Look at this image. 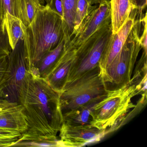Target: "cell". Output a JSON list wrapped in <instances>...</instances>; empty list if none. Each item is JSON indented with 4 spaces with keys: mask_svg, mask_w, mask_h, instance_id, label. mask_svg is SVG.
<instances>
[{
    "mask_svg": "<svg viewBox=\"0 0 147 147\" xmlns=\"http://www.w3.org/2000/svg\"><path fill=\"white\" fill-rule=\"evenodd\" d=\"M28 123L23 134L57 137L63 123L60 94L43 78L30 72L19 97Z\"/></svg>",
    "mask_w": 147,
    "mask_h": 147,
    "instance_id": "obj_1",
    "label": "cell"
},
{
    "mask_svg": "<svg viewBox=\"0 0 147 147\" xmlns=\"http://www.w3.org/2000/svg\"><path fill=\"white\" fill-rule=\"evenodd\" d=\"M143 16L136 17L121 51L101 75L107 91L119 89L131 83L134 67L142 49L139 35Z\"/></svg>",
    "mask_w": 147,
    "mask_h": 147,
    "instance_id": "obj_4",
    "label": "cell"
},
{
    "mask_svg": "<svg viewBox=\"0 0 147 147\" xmlns=\"http://www.w3.org/2000/svg\"><path fill=\"white\" fill-rule=\"evenodd\" d=\"M0 128L24 134L28 129V123L22 105L6 109L0 112Z\"/></svg>",
    "mask_w": 147,
    "mask_h": 147,
    "instance_id": "obj_12",
    "label": "cell"
},
{
    "mask_svg": "<svg viewBox=\"0 0 147 147\" xmlns=\"http://www.w3.org/2000/svg\"><path fill=\"white\" fill-rule=\"evenodd\" d=\"M111 23V3L109 0H100L97 8L88 16L70 43L76 49L81 45L96 31Z\"/></svg>",
    "mask_w": 147,
    "mask_h": 147,
    "instance_id": "obj_8",
    "label": "cell"
},
{
    "mask_svg": "<svg viewBox=\"0 0 147 147\" xmlns=\"http://www.w3.org/2000/svg\"><path fill=\"white\" fill-rule=\"evenodd\" d=\"M7 55H0V81H1L6 69L7 65Z\"/></svg>",
    "mask_w": 147,
    "mask_h": 147,
    "instance_id": "obj_26",
    "label": "cell"
},
{
    "mask_svg": "<svg viewBox=\"0 0 147 147\" xmlns=\"http://www.w3.org/2000/svg\"><path fill=\"white\" fill-rule=\"evenodd\" d=\"M100 0H77L72 38L78 32L88 16L97 8Z\"/></svg>",
    "mask_w": 147,
    "mask_h": 147,
    "instance_id": "obj_17",
    "label": "cell"
},
{
    "mask_svg": "<svg viewBox=\"0 0 147 147\" xmlns=\"http://www.w3.org/2000/svg\"><path fill=\"white\" fill-rule=\"evenodd\" d=\"M46 5L51 10L59 14L63 20V9L61 0H46Z\"/></svg>",
    "mask_w": 147,
    "mask_h": 147,
    "instance_id": "obj_24",
    "label": "cell"
},
{
    "mask_svg": "<svg viewBox=\"0 0 147 147\" xmlns=\"http://www.w3.org/2000/svg\"><path fill=\"white\" fill-rule=\"evenodd\" d=\"M111 25L113 34L119 31L135 10L132 0H111Z\"/></svg>",
    "mask_w": 147,
    "mask_h": 147,
    "instance_id": "obj_13",
    "label": "cell"
},
{
    "mask_svg": "<svg viewBox=\"0 0 147 147\" xmlns=\"http://www.w3.org/2000/svg\"><path fill=\"white\" fill-rule=\"evenodd\" d=\"M138 94L137 85L133 83L117 90L107 91L93 108L91 125L105 131L106 134L111 132L123 121L127 113L136 107L131 98Z\"/></svg>",
    "mask_w": 147,
    "mask_h": 147,
    "instance_id": "obj_3",
    "label": "cell"
},
{
    "mask_svg": "<svg viewBox=\"0 0 147 147\" xmlns=\"http://www.w3.org/2000/svg\"><path fill=\"white\" fill-rule=\"evenodd\" d=\"M40 1H41V4H44L45 2L46 1V0H40Z\"/></svg>",
    "mask_w": 147,
    "mask_h": 147,
    "instance_id": "obj_28",
    "label": "cell"
},
{
    "mask_svg": "<svg viewBox=\"0 0 147 147\" xmlns=\"http://www.w3.org/2000/svg\"><path fill=\"white\" fill-rule=\"evenodd\" d=\"M107 91L99 66L64 85L60 93L63 114L105 94Z\"/></svg>",
    "mask_w": 147,
    "mask_h": 147,
    "instance_id": "obj_5",
    "label": "cell"
},
{
    "mask_svg": "<svg viewBox=\"0 0 147 147\" xmlns=\"http://www.w3.org/2000/svg\"><path fill=\"white\" fill-rule=\"evenodd\" d=\"M133 6L138 14H142L147 7V0H132Z\"/></svg>",
    "mask_w": 147,
    "mask_h": 147,
    "instance_id": "obj_25",
    "label": "cell"
},
{
    "mask_svg": "<svg viewBox=\"0 0 147 147\" xmlns=\"http://www.w3.org/2000/svg\"><path fill=\"white\" fill-rule=\"evenodd\" d=\"M4 24L10 46L13 49L20 40L24 39L26 27L19 18L9 13L6 15Z\"/></svg>",
    "mask_w": 147,
    "mask_h": 147,
    "instance_id": "obj_16",
    "label": "cell"
},
{
    "mask_svg": "<svg viewBox=\"0 0 147 147\" xmlns=\"http://www.w3.org/2000/svg\"><path fill=\"white\" fill-rule=\"evenodd\" d=\"M19 103L12 102L0 97V112L6 109L18 105Z\"/></svg>",
    "mask_w": 147,
    "mask_h": 147,
    "instance_id": "obj_27",
    "label": "cell"
},
{
    "mask_svg": "<svg viewBox=\"0 0 147 147\" xmlns=\"http://www.w3.org/2000/svg\"><path fill=\"white\" fill-rule=\"evenodd\" d=\"M60 139L63 147H77L99 141L105 131L91 125H72L63 122L60 129Z\"/></svg>",
    "mask_w": 147,
    "mask_h": 147,
    "instance_id": "obj_9",
    "label": "cell"
},
{
    "mask_svg": "<svg viewBox=\"0 0 147 147\" xmlns=\"http://www.w3.org/2000/svg\"><path fill=\"white\" fill-rule=\"evenodd\" d=\"M43 6L40 0H22V22L27 27Z\"/></svg>",
    "mask_w": 147,
    "mask_h": 147,
    "instance_id": "obj_20",
    "label": "cell"
},
{
    "mask_svg": "<svg viewBox=\"0 0 147 147\" xmlns=\"http://www.w3.org/2000/svg\"><path fill=\"white\" fill-rule=\"evenodd\" d=\"M64 37L62 18L48 6L43 5L26 30L24 40L30 71L44 55L61 42Z\"/></svg>",
    "mask_w": 147,
    "mask_h": 147,
    "instance_id": "obj_2",
    "label": "cell"
},
{
    "mask_svg": "<svg viewBox=\"0 0 147 147\" xmlns=\"http://www.w3.org/2000/svg\"><path fill=\"white\" fill-rule=\"evenodd\" d=\"M12 146L25 147H63L60 140L57 137L44 136H31L23 134Z\"/></svg>",
    "mask_w": 147,
    "mask_h": 147,
    "instance_id": "obj_18",
    "label": "cell"
},
{
    "mask_svg": "<svg viewBox=\"0 0 147 147\" xmlns=\"http://www.w3.org/2000/svg\"><path fill=\"white\" fill-rule=\"evenodd\" d=\"M112 35L110 23L96 31L76 49L75 57L65 84L80 78L99 66Z\"/></svg>",
    "mask_w": 147,
    "mask_h": 147,
    "instance_id": "obj_6",
    "label": "cell"
},
{
    "mask_svg": "<svg viewBox=\"0 0 147 147\" xmlns=\"http://www.w3.org/2000/svg\"><path fill=\"white\" fill-rule=\"evenodd\" d=\"M23 134L6 129L0 128V147H11L21 138Z\"/></svg>",
    "mask_w": 147,
    "mask_h": 147,
    "instance_id": "obj_22",
    "label": "cell"
},
{
    "mask_svg": "<svg viewBox=\"0 0 147 147\" xmlns=\"http://www.w3.org/2000/svg\"><path fill=\"white\" fill-rule=\"evenodd\" d=\"M21 7L22 0H0V19L4 26V20L7 13L18 18L22 21Z\"/></svg>",
    "mask_w": 147,
    "mask_h": 147,
    "instance_id": "obj_21",
    "label": "cell"
},
{
    "mask_svg": "<svg viewBox=\"0 0 147 147\" xmlns=\"http://www.w3.org/2000/svg\"><path fill=\"white\" fill-rule=\"evenodd\" d=\"M30 73L25 43L21 39L7 55V67L0 81V97L19 103L20 90Z\"/></svg>",
    "mask_w": 147,
    "mask_h": 147,
    "instance_id": "obj_7",
    "label": "cell"
},
{
    "mask_svg": "<svg viewBox=\"0 0 147 147\" xmlns=\"http://www.w3.org/2000/svg\"><path fill=\"white\" fill-rule=\"evenodd\" d=\"M11 50L5 27L0 19V55H8Z\"/></svg>",
    "mask_w": 147,
    "mask_h": 147,
    "instance_id": "obj_23",
    "label": "cell"
},
{
    "mask_svg": "<svg viewBox=\"0 0 147 147\" xmlns=\"http://www.w3.org/2000/svg\"><path fill=\"white\" fill-rule=\"evenodd\" d=\"M70 41L66 42V49L45 80L57 92H61L66 83L68 74L75 59L76 49L71 45Z\"/></svg>",
    "mask_w": 147,
    "mask_h": 147,
    "instance_id": "obj_11",
    "label": "cell"
},
{
    "mask_svg": "<svg viewBox=\"0 0 147 147\" xmlns=\"http://www.w3.org/2000/svg\"><path fill=\"white\" fill-rule=\"evenodd\" d=\"M138 13L133 11L129 18L118 32L113 34L99 63L100 74L105 72L113 59L121 51L137 16Z\"/></svg>",
    "mask_w": 147,
    "mask_h": 147,
    "instance_id": "obj_10",
    "label": "cell"
},
{
    "mask_svg": "<svg viewBox=\"0 0 147 147\" xmlns=\"http://www.w3.org/2000/svg\"><path fill=\"white\" fill-rule=\"evenodd\" d=\"M106 93L63 114V122L72 125H91L93 108L104 98Z\"/></svg>",
    "mask_w": 147,
    "mask_h": 147,
    "instance_id": "obj_14",
    "label": "cell"
},
{
    "mask_svg": "<svg viewBox=\"0 0 147 147\" xmlns=\"http://www.w3.org/2000/svg\"><path fill=\"white\" fill-rule=\"evenodd\" d=\"M66 46V42L64 37L56 48L43 56L30 72L35 75L45 79L63 54Z\"/></svg>",
    "mask_w": 147,
    "mask_h": 147,
    "instance_id": "obj_15",
    "label": "cell"
},
{
    "mask_svg": "<svg viewBox=\"0 0 147 147\" xmlns=\"http://www.w3.org/2000/svg\"><path fill=\"white\" fill-rule=\"evenodd\" d=\"M63 9L64 38L67 42L72 39L74 31L77 0H61Z\"/></svg>",
    "mask_w": 147,
    "mask_h": 147,
    "instance_id": "obj_19",
    "label": "cell"
}]
</instances>
